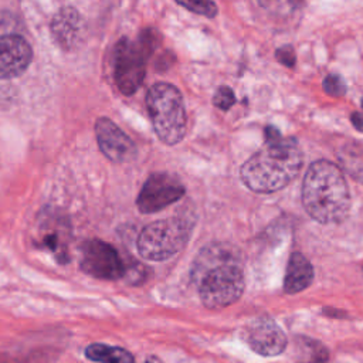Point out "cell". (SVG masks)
Here are the masks:
<instances>
[{
	"mask_svg": "<svg viewBox=\"0 0 363 363\" xmlns=\"http://www.w3.org/2000/svg\"><path fill=\"white\" fill-rule=\"evenodd\" d=\"M213 102L214 105L221 109V111H228L234 102H235V96H234V92L231 88L228 86H220L216 94H214V98H213Z\"/></svg>",
	"mask_w": 363,
	"mask_h": 363,
	"instance_id": "cell-21",
	"label": "cell"
},
{
	"mask_svg": "<svg viewBox=\"0 0 363 363\" xmlns=\"http://www.w3.org/2000/svg\"><path fill=\"white\" fill-rule=\"evenodd\" d=\"M323 89L333 95V96H342L346 92V82L345 79L337 74H330L323 79Z\"/></svg>",
	"mask_w": 363,
	"mask_h": 363,
	"instance_id": "cell-20",
	"label": "cell"
},
{
	"mask_svg": "<svg viewBox=\"0 0 363 363\" xmlns=\"http://www.w3.org/2000/svg\"><path fill=\"white\" fill-rule=\"evenodd\" d=\"M33 60V50L27 40L17 34L0 37V79L21 75Z\"/></svg>",
	"mask_w": 363,
	"mask_h": 363,
	"instance_id": "cell-12",
	"label": "cell"
},
{
	"mask_svg": "<svg viewBox=\"0 0 363 363\" xmlns=\"http://www.w3.org/2000/svg\"><path fill=\"white\" fill-rule=\"evenodd\" d=\"M275 55H277V60L286 67H292L295 64V52H294V48L289 45H284L278 48Z\"/></svg>",
	"mask_w": 363,
	"mask_h": 363,
	"instance_id": "cell-22",
	"label": "cell"
},
{
	"mask_svg": "<svg viewBox=\"0 0 363 363\" xmlns=\"http://www.w3.org/2000/svg\"><path fill=\"white\" fill-rule=\"evenodd\" d=\"M149 55L139 41L121 38L113 50V78L119 91L125 95L135 94L146 74Z\"/></svg>",
	"mask_w": 363,
	"mask_h": 363,
	"instance_id": "cell-6",
	"label": "cell"
},
{
	"mask_svg": "<svg viewBox=\"0 0 363 363\" xmlns=\"http://www.w3.org/2000/svg\"><path fill=\"white\" fill-rule=\"evenodd\" d=\"M71 225L67 217L55 210H44L37 218L34 245L51 252L61 265L71 261Z\"/></svg>",
	"mask_w": 363,
	"mask_h": 363,
	"instance_id": "cell-8",
	"label": "cell"
},
{
	"mask_svg": "<svg viewBox=\"0 0 363 363\" xmlns=\"http://www.w3.org/2000/svg\"><path fill=\"white\" fill-rule=\"evenodd\" d=\"M146 106L157 138L166 145L179 143L187 130V115L180 91L166 82L155 84L146 95Z\"/></svg>",
	"mask_w": 363,
	"mask_h": 363,
	"instance_id": "cell-4",
	"label": "cell"
},
{
	"mask_svg": "<svg viewBox=\"0 0 363 363\" xmlns=\"http://www.w3.org/2000/svg\"><path fill=\"white\" fill-rule=\"evenodd\" d=\"M145 363H162L156 356H150L149 359H146V362Z\"/></svg>",
	"mask_w": 363,
	"mask_h": 363,
	"instance_id": "cell-24",
	"label": "cell"
},
{
	"mask_svg": "<svg viewBox=\"0 0 363 363\" xmlns=\"http://www.w3.org/2000/svg\"><path fill=\"white\" fill-rule=\"evenodd\" d=\"M51 33L60 47H74L81 33V17L77 10L71 7L60 10L51 21Z\"/></svg>",
	"mask_w": 363,
	"mask_h": 363,
	"instance_id": "cell-13",
	"label": "cell"
},
{
	"mask_svg": "<svg viewBox=\"0 0 363 363\" xmlns=\"http://www.w3.org/2000/svg\"><path fill=\"white\" fill-rule=\"evenodd\" d=\"M182 7L204 16V17H214L217 14V6L213 0H174Z\"/></svg>",
	"mask_w": 363,
	"mask_h": 363,
	"instance_id": "cell-18",
	"label": "cell"
},
{
	"mask_svg": "<svg viewBox=\"0 0 363 363\" xmlns=\"http://www.w3.org/2000/svg\"><path fill=\"white\" fill-rule=\"evenodd\" d=\"M350 121L359 132H363V112H353L350 116Z\"/></svg>",
	"mask_w": 363,
	"mask_h": 363,
	"instance_id": "cell-23",
	"label": "cell"
},
{
	"mask_svg": "<svg viewBox=\"0 0 363 363\" xmlns=\"http://www.w3.org/2000/svg\"><path fill=\"white\" fill-rule=\"evenodd\" d=\"M302 203L306 213L322 224L343 221L350 208V193L342 170L329 160L312 163L303 177Z\"/></svg>",
	"mask_w": 363,
	"mask_h": 363,
	"instance_id": "cell-3",
	"label": "cell"
},
{
	"mask_svg": "<svg viewBox=\"0 0 363 363\" xmlns=\"http://www.w3.org/2000/svg\"><path fill=\"white\" fill-rule=\"evenodd\" d=\"M302 167V152L295 139L277 138L241 166V179L255 193H274L292 182Z\"/></svg>",
	"mask_w": 363,
	"mask_h": 363,
	"instance_id": "cell-2",
	"label": "cell"
},
{
	"mask_svg": "<svg viewBox=\"0 0 363 363\" xmlns=\"http://www.w3.org/2000/svg\"><path fill=\"white\" fill-rule=\"evenodd\" d=\"M85 357L96 363H135L133 356L123 347L105 343H91L85 347Z\"/></svg>",
	"mask_w": 363,
	"mask_h": 363,
	"instance_id": "cell-15",
	"label": "cell"
},
{
	"mask_svg": "<svg viewBox=\"0 0 363 363\" xmlns=\"http://www.w3.org/2000/svg\"><path fill=\"white\" fill-rule=\"evenodd\" d=\"M191 227V221L184 217L153 221L139 233L138 252L149 261H164L183 250L190 238Z\"/></svg>",
	"mask_w": 363,
	"mask_h": 363,
	"instance_id": "cell-5",
	"label": "cell"
},
{
	"mask_svg": "<svg viewBox=\"0 0 363 363\" xmlns=\"http://www.w3.org/2000/svg\"><path fill=\"white\" fill-rule=\"evenodd\" d=\"M328 357L329 353L322 343L303 336L295 339L296 363H326Z\"/></svg>",
	"mask_w": 363,
	"mask_h": 363,
	"instance_id": "cell-16",
	"label": "cell"
},
{
	"mask_svg": "<svg viewBox=\"0 0 363 363\" xmlns=\"http://www.w3.org/2000/svg\"><path fill=\"white\" fill-rule=\"evenodd\" d=\"M184 194V186L177 176L166 172L150 174L143 183L136 206L140 213L150 214L173 204Z\"/></svg>",
	"mask_w": 363,
	"mask_h": 363,
	"instance_id": "cell-9",
	"label": "cell"
},
{
	"mask_svg": "<svg viewBox=\"0 0 363 363\" xmlns=\"http://www.w3.org/2000/svg\"><path fill=\"white\" fill-rule=\"evenodd\" d=\"M362 105H363V99H362Z\"/></svg>",
	"mask_w": 363,
	"mask_h": 363,
	"instance_id": "cell-25",
	"label": "cell"
},
{
	"mask_svg": "<svg viewBox=\"0 0 363 363\" xmlns=\"http://www.w3.org/2000/svg\"><path fill=\"white\" fill-rule=\"evenodd\" d=\"M245 340L250 347L262 356H277L286 347V336L269 318L255 319L245 329Z\"/></svg>",
	"mask_w": 363,
	"mask_h": 363,
	"instance_id": "cell-11",
	"label": "cell"
},
{
	"mask_svg": "<svg viewBox=\"0 0 363 363\" xmlns=\"http://www.w3.org/2000/svg\"><path fill=\"white\" fill-rule=\"evenodd\" d=\"M55 349H35L31 352H0V363H52Z\"/></svg>",
	"mask_w": 363,
	"mask_h": 363,
	"instance_id": "cell-17",
	"label": "cell"
},
{
	"mask_svg": "<svg viewBox=\"0 0 363 363\" xmlns=\"http://www.w3.org/2000/svg\"><path fill=\"white\" fill-rule=\"evenodd\" d=\"M96 142L101 152L115 163H128L136 159L138 149L133 140L111 119L99 118L95 123Z\"/></svg>",
	"mask_w": 363,
	"mask_h": 363,
	"instance_id": "cell-10",
	"label": "cell"
},
{
	"mask_svg": "<svg viewBox=\"0 0 363 363\" xmlns=\"http://www.w3.org/2000/svg\"><path fill=\"white\" fill-rule=\"evenodd\" d=\"M79 268L96 279L113 281L125 277L126 265L119 252L106 241L85 240L79 247Z\"/></svg>",
	"mask_w": 363,
	"mask_h": 363,
	"instance_id": "cell-7",
	"label": "cell"
},
{
	"mask_svg": "<svg viewBox=\"0 0 363 363\" xmlns=\"http://www.w3.org/2000/svg\"><path fill=\"white\" fill-rule=\"evenodd\" d=\"M201 302L208 309H221L240 299L245 281L237 255L225 245L207 247L193 265Z\"/></svg>",
	"mask_w": 363,
	"mask_h": 363,
	"instance_id": "cell-1",
	"label": "cell"
},
{
	"mask_svg": "<svg viewBox=\"0 0 363 363\" xmlns=\"http://www.w3.org/2000/svg\"><path fill=\"white\" fill-rule=\"evenodd\" d=\"M313 279V268L311 262L301 254L294 252L288 261L284 289L286 294H298L306 289Z\"/></svg>",
	"mask_w": 363,
	"mask_h": 363,
	"instance_id": "cell-14",
	"label": "cell"
},
{
	"mask_svg": "<svg viewBox=\"0 0 363 363\" xmlns=\"http://www.w3.org/2000/svg\"><path fill=\"white\" fill-rule=\"evenodd\" d=\"M258 4L272 14H289L301 3V0H257Z\"/></svg>",
	"mask_w": 363,
	"mask_h": 363,
	"instance_id": "cell-19",
	"label": "cell"
}]
</instances>
